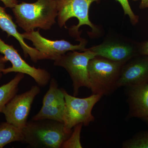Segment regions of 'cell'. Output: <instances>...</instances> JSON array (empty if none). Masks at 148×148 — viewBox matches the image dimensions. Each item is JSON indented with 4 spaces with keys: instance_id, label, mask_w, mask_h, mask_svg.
Returning <instances> with one entry per match:
<instances>
[{
    "instance_id": "5bb4252c",
    "label": "cell",
    "mask_w": 148,
    "mask_h": 148,
    "mask_svg": "<svg viewBox=\"0 0 148 148\" xmlns=\"http://www.w3.org/2000/svg\"><path fill=\"white\" fill-rule=\"evenodd\" d=\"M0 29L5 32L8 37L12 36L15 38L19 42L23 50L25 58L30 56L31 60L34 63L40 60L49 59V57L41 53L35 48L29 46L24 41L22 34L18 32L17 26L14 23L12 17L7 13L5 8L0 6Z\"/></svg>"
},
{
    "instance_id": "3957f363",
    "label": "cell",
    "mask_w": 148,
    "mask_h": 148,
    "mask_svg": "<svg viewBox=\"0 0 148 148\" xmlns=\"http://www.w3.org/2000/svg\"><path fill=\"white\" fill-rule=\"evenodd\" d=\"M124 64L100 56L90 59L88 72L92 94L109 95L116 90L121 71Z\"/></svg>"
},
{
    "instance_id": "d6986e66",
    "label": "cell",
    "mask_w": 148,
    "mask_h": 148,
    "mask_svg": "<svg viewBox=\"0 0 148 148\" xmlns=\"http://www.w3.org/2000/svg\"><path fill=\"white\" fill-rule=\"evenodd\" d=\"M120 4L123 9L125 15H127L129 17L130 22L132 25H136L139 22V17L136 15L132 11L130 5L128 0H116Z\"/></svg>"
},
{
    "instance_id": "8fae6325",
    "label": "cell",
    "mask_w": 148,
    "mask_h": 148,
    "mask_svg": "<svg viewBox=\"0 0 148 148\" xmlns=\"http://www.w3.org/2000/svg\"><path fill=\"white\" fill-rule=\"evenodd\" d=\"M63 90L58 88L56 79L51 78L49 88L43 98L42 107L32 119H50L64 123L66 103Z\"/></svg>"
},
{
    "instance_id": "6da1fadb",
    "label": "cell",
    "mask_w": 148,
    "mask_h": 148,
    "mask_svg": "<svg viewBox=\"0 0 148 148\" xmlns=\"http://www.w3.org/2000/svg\"><path fill=\"white\" fill-rule=\"evenodd\" d=\"M16 24L25 32L35 29L50 30L58 16L55 0H37L33 3L22 2L12 8Z\"/></svg>"
},
{
    "instance_id": "ac0fdd59",
    "label": "cell",
    "mask_w": 148,
    "mask_h": 148,
    "mask_svg": "<svg viewBox=\"0 0 148 148\" xmlns=\"http://www.w3.org/2000/svg\"><path fill=\"white\" fill-rule=\"evenodd\" d=\"M83 125L82 123H80L74 127L71 135L64 142L61 148H82L80 141V135Z\"/></svg>"
},
{
    "instance_id": "44dd1931",
    "label": "cell",
    "mask_w": 148,
    "mask_h": 148,
    "mask_svg": "<svg viewBox=\"0 0 148 148\" xmlns=\"http://www.w3.org/2000/svg\"><path fill=\"white\" fill-rule=\"evenodd\" d=\"M2 2L5 8L12 9L15 5L17 4V0H0Z\"/></svg>"
},
{
    "instance_id": "603a6c76",
    "label": "cell",
    "mask_w": 148,
    "mask_h": 148,
    "mask_svg": "<svg viewBox=\"0 0 148 148\" xmlns=\"http://www.w3.org/2000/svg\"><path fill=\"white\" fill-rule=\"evenodd\" d=\"M139 8L141 9L148 8V0H141Z\"/></svg>"
},
{
    "instance_id": "5b68a950",
    "label": "cell",
    "mask_w": 148,
    "mask_h": 148,
    "mask_svg": "<svg viewBox=\"0 0 148 148\" xmlns=\"http://www.w3.org/2000/svg\"><path fill=\"white\" fill-rule=\"evenodd\" d=\"M96 54L87 48L82 52L70 51L58 56L54 60V65L66 69L73 82V95H78L80 88L85 87L90 89L88 65L90 59Z\"/></svg>"
},
{
    "instance_id": "cb8c5ba5",
    "label": "cell",
    "mask_w": 148,
    "mask_h": 148,
    "mask_svg": "<svg viewBox=\"0 0 148 148\" xmlns=\"http://www.w3.org/2000/svg\"><path fill=\"white\" fill-rule=\"evenodd\" d=\"M132 1H138V0H132Z\"/></svg>"
},
{
    "instance_id": "277c9868",
    "label": "cell",
    "mask_w": 148,
    "mask_h": 148,
    "mask_svg": "<svg viewBox=\"0 0 148 148\" xmlns=\"http://www.w3.org/2000/svg\"><path fill=\"white\" fill-rule=\"evenodd\" d=\"M58 9L57 21L60 28L66 27L69 19L76 18L78 24L69 29V34L77 40L81 38L80 27L83 25L89 26L91 29L90 36L95 37L99 34L100 29L98 26L92 23L89 17L90 6L94 2H99L101 0H55Z\"/></svg>"
},
{
    "instance_id": "9c48e42d",
    "label": "cell",
    "mask_w": 148,
    "mask_h": 148,
    "mask_svg": "<svg viewBox=\"0 0 148 148\" xmlns=\"http://www.w3.org/2000/svg\"><path fill=\"white\" fill-rule=\"evenodd\" d=\"M40 92V86H33L29 90L16 94L6 105L2 113L6 121L22 130L27 125L33 102Z\"/></svg>"
},
{
    "instance_id": "9a60e30c",
    "label": "cell",
    "mask_w": 148,
    "mask_h": 148,
    "mask_svg": "<svg viewBox=\"0 0 148 148\" xmlns=\"http://www.w3.org/2000/svg\"><path fill=\"white\" fill-rule=\"evenodd\" d=\"M24 77V74L17 73L9 82L0 86V113L18 92V85Z\"/></svg>"
},
{
    "instance_id": "7402d4cb",
    "label": "cell",
    "mask_w": 148,
    "mask_h": 148,
    "mask_svg": "<svg viewBox=\"0 0 148 148\" xmlns=\"http://www.w3.org/2000/svg\"><path fill=\"white\" fill-rule=\"evenodd\" d=\"M7 62L4 56L0 55V79L3 76V71L5 69V64Z\"/></svg>"
},
{
    "instance_id": "4fadbf2b",
    "label": "cell",
    "mask_w": 148,
    "mask_h": 148,
    "mask_svg": "<svg viewBox=\"0 0 148 148\" xmlns=\"http://www.w3.org/2000/svg\"><path fill=\"white\" fill-rule=\"evenodd\" d=\"M126 88L129 107L127 117L140 119L148 125V84Z\"/></svg>"
},
{
    "instance_id": "ffe728a7",
    "label": "cell",
    "mask_w": 148,
    "mask_h": 148,
    "mask_svg": "<svg viewBox=\"0 0 148 148\" xmlns=\"http://www.w3.org/2000/svg\"><path fill=\"white\" fill-rule=\"evenodd\" d=\"M140 55L148 56V40L140 42Z\"/></svg>"
},
{
    "instance_id": "52a82bcc",
    "label": "cell",
    "mask_w": 148,
    "mask_h": 148,
    "mask_svg": "<svg viewBox=\"0 0 148 148\" xmlns=\"http://www.w3.org/2000/svg\"><path fill=\"white\" fill-rule=\"evenodd\" d=\"M140 42L119 35L108 36L101 44L89 49L96 54L112 61L125 63L139 55Z\"/></svg>"
},
{
    "instance_id": "7a4b0ae2",
    "label": "cell",
    "mask_w": 148,
    "mask_h": 148,
    "mask_svg": "<svg viewBox=\"0 0 148 148\" xmlns=\"http://www.w3.org/2000/svg\"><path fill=\"white\" fill-rule=\"evenodd\" d=\"M22 130L23 143L33 148H61L72 132L63 123L50 119L31 120Z\"/></svg>"
},
{
    "instance_id": "7c38bea8",
    "label": "cell",
    "mask_w": 148,
    "mask_h": 148,
    "mask_svg": "<svg viewBox=\"0 0 148 148\" xmlns=\"http://www.w3.org/2000/svg\"><path fill=\"white\" fill-rule=\"evenodd\" d=\"M147 84H148V56H137L123 64L117 84V88Z\"/></svg>"
},
{
    "instance_id": "30bf717a",
    "label": "cell",
    "mask_w": 148,
    "mask_h": 148,
    "mask_svg": "<svg viewBox=\"0 0 148 148\" xmlns=\"http://www.w3.org/2000/svg\"><path fill=\"white\" fill-rule=\"evenodd\" d=\"M24 39L31 41L35 48L43 54L47 56L50 60H54L60 56L67 52L74 51H83L87 48L86 47L87 41L81 38L79 40L78 45L72 44L66 40H52L43 37L40 34L39 29L37 31L24 32L22 34Z\"/></svg>"
},
{
    "instance_id": "ba28073f",
    "label": "cell",
    "mask_w": 148,
    "mask_h": 148,
    "mask_svg": "<svg viewBox=\"0 0 148 148\" xmlns=\"http://www.w3.org/2000/svg\"><path fill=\"white\" fill-rule=\"evenodd\" d=\"M0 53L3 54L6 60L9 61L12 66L3 70V73H21L28 75L34 79L39 86L44 87L50 82V74L45 69L35 68L27 64L12 45L5 43L0 38Z\"/></svg>"
},
{
    "instance_id": "2e32d148",
    "label": "cell",
    "mask_w": 148,
    "mask_h": 148,
    "mask_svg": "<svg viewBox=\"0 0 148 148\" xmlns=\"http://www.w3.org/2000/svg\"><path fill=\"white\" fill-rule=\"evenodd\" d=\"M24 139L22 130L6 121L0 123V148L13 142L23 143Z\"/></svg>"
},
{
    "instance_id": "e0dca14e",
    "label": "cell",
    "mask_w": 148,
    "mask_h": 148,
    "mask_svg": "<svg viewBox=\"0 0 148 148\" xmlns=\"http://www.w3.org/2000/svg\"><path fill=\"white\" fill-rule=\"evenodd\" d=\"M124 148H148V130L142 131L123 144Z\"/></svg>"
},
{
    "instance_id": "8992f818",
    "label": "cell",
    "mask_w": 148,
    "mask_h": 148,
    "mask_svg": "<svg viewBox=\"0 0 148 148\" xmlns=\"http://www.w3.org/2000/svg\"><path fill=\"white\" fill-rule=\"evenodd\" d=\"M63 90L66 103L64 123L68 132H71L77 125L82 123L88 126L95 120L92 109L103 97L102 95L92 94L86 98H79Z\"/></svg>"
}]
</instances>
